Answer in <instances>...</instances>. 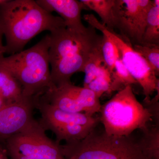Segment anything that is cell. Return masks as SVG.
I'll list each match as a JSON object with an SVG mask.
<instances>
[{"label": "cell", "mask_w": 159, "mask_h": 159, "mask_svg": "<svg viewBox=\"0 0 159 159\" xmlns=\"http://www.w3.org/2000/svg\"><path fill=\"white\" fill-rule=\"evenodd\" d=\"M3 35L2 33L0 31V59L4 57V54L6 53V48L2 43Z\"/></svg>", "instance_id": "cell-24"}, {"label": "cell", "mask_w": 159, "mask_h": 159, "mask_svg": "<svg viewBox=\"0 0 159 159\" xmlns=\"http://www.w3.org/2000/svg\"><path fill=\"white\" fill-rule=\"evenodd\" d=\"M10 159H30L24 157L18 156H13L9 157Z\"/></svg>", "instance_id": "cell-26"}, {"label": "cell", "mask_w": 159, "mask_h": 159, "mask_svg": "<svg viewBox=\"0 0 159 159\" xmlns=\"http://www.w3.org/2000/svg\"><path fill=\"white\" fill-rule=\"evenodd\" d=\"M134 50L147 61L156 74L159 75V45H133Z\"/></svg>", "instance_id": "cell-19"}, {"label": "cell", "mask_w": 159, "mask_h": 159, "mask_svg": "<svg viewBox=\"0 0 159 159\" xmlns=\"http://www.w3.org/2000/svg\"><path fill=\"white\" fill-rule=\"evenodd\" d=\"M50 42L48 34L30 48L0 59V66L10 72L21 86L24 97L38 96L54 86L50 69Z\"/></svg>", "instance_id": "cell-3"}, {"label": "cell", "mask_w": 159, "mask_h": 159, "mask_svg": "<svg viewBox=\"0 0 159 159\" xmlns=\"http://www.w3.org/2000/svg\"><path fill=\"white\" fill-rule=\"evenodd\" d=\"M143 136L138 142L143 153L148 159H159V125L147 127Z\"/></svg>", "instance_id": "cell-15"}, {"label": "cell", "mask_w": 159, "mask_h": 159, "mask_svg": "<svg viewBox=\"0 0 159 159\" xmlns=\"http://www.w3.org/2000/svg\"><path fill=\"white\" fill-rule=\"evenodd\" d=\"M79 33L64 27L50 32L49 59L51 81L55 86L71 82L76 73L83 72L91 57L102 47V35L89 25Z\"/></svg>", "instance_id": "cell-1"}, {"label": "cell", "mask_w": 159, "mask_h": 159, "mask_svg": "<svg viewBox=\"0 0 159 159\" xmlns=\"http://www.w3.org/2000/svg\"><path fill=\"white\" fill-rule=\"evenodd\" d=\"M153 0H115L114 29L132 44H142L148 11Z\"/></svg>", "instance_id": "cell-10"}, {"label": "cell", "mask_w": 159, "mask_h": 159, "mask_svg": "<svg viewBox=\"0 0 159 159\" xmlns=\"http://www.w3.org/2000/svg\"><path fill=\"white\" fill-rule=\"evenodd\" d=\"M35 109L39 111V121L43 128L52 131L56 136L55 142L60 144L80 141L87 136L100 122L99 117L84 113L65 111L34 97Z\"/></svg>", "instance_id": "cell-6"}, {"label": "cell", "mask_w": 159, "mask_h": 159, "mask_svg": "<svg viewBox=\"0 0 159 159\" xmlns=\"http://www.w3.org/2000/svg\"><path fill=\"white\" fill-rule=\"evenodd\" d=\"M7 1L8 0H0V5L6 3V2H7Z\"/></svg>", "instance_id": "cell-27"}, {"label": "cell", "mask_w": 159, "mask_h": 159, "mask_svg": "<svg viewBox=\"0 0 159 159\" xmlns=\"http://www.w3.org/2000/svg\"><path fill=\"white\" fill-rule=\"evenodd\" d=\"M60 147L65 159H148L130 136H113L95 129L84 139Z\"/></svg>", "instance_id": "cell-5"}, {"label": "cell", "mask_w": 159, "mask_h": 159, "mask_svg": "<svg viewBox=\"0 0 159 159\" xmlns=\"http://www.w3.org/2000/svg\"><path fill=\"white\" fill-rule=\"evenodd\" d=\"M0 97L7 103L17 101L23 97L19 82L10 72L1 66Z\"/></svg>", "instance_id": "cell-13"}, {"label": "cell", "mask_w": 159, "mask_h": 159, "mask_svg": "<svg viewBox=\"0 0 159 159\" xmlns=\"http://www.w3.org/2000/svg\"><path fill=\"white\" fill-rule=\"evenodd\" d=\"M0 159H10L5 145L0 143Z\"/></svg>", "instance_id": "cell-23"}, {"label": "cell", "mask_w": 159, "mask_h": 159, "mask_svg": "<svg viewBox=\"0 0 159 159\" xmlns=\"http://www.w3.org/2000/svg\"><path fill=\"white\" fill-rule=\"evenodd\" d=\"M101 51L105 65L112 74L116 61L120 58V54L112 40L105 34H102Z\"/></svg>", "instance_id": "cell-20"}, {"label": "cell", "mask_w": 159, "mask_h": 159, "mask_svg": "<svg viewBox=\"0 0 159 159\" xmlns=\"http://www.w3.org/2000/svg\"><path fill=\"white\" fill-rule=\"evenodd\" d=\"M64 27L66 26L61 17L46 11L34 0H8L0 5V31L6 37L7 54L22 51L43 31L51 32Z\"/></svg>", "instance_id": "cell-2"}, {"label": "cell", "mask_w": 159, "mask_h": 159, "mask_svg": "<svg viewBox=\"0 0 159 159\" xmlns=\"http://www.w3.org/2000/svg\"><path fill=\"white\" fill-rule=\"evenodd\" d=\"M157 95L152 99L147 102L143 101L142 105L147 109L152 114V119L155 122V125H159V90L157 91Z\"/></svg>", "instance_id": "cell-22"}, {"label": "cell", "mask_w": 159, "mask_h": 159, "mask_svg": "<svg viewBox=\"0 0 159 159\" xmlns=\"http://www.w3.org/2000/svg\"><path fill=\"white\" fill-rule=\"evenodd\" d=\"M136 80L123 64L121 57L117 60L111 74V82L108 94L119 92L128 86L136 84Z\"/></svg>", "instance_id": "cell-17"}, {"label": "cell", "mask_w": 159, "mask_h": 159, "mask_svg": "<svg viewBox=\"0 0 159 159\" xmlns=\"http://www.w3.org/2000/svg\"><path fill=\"white\" fill-rule=\"evenodd\" d=\"M35 97L65 111L84 113L90 116L99 112L101 106L99 98L94 92L71 82L54 86Z\"/></svg>", "instance_id": "cell-9"}, {"label": "cell", "mask_w": 159, "mask_h": 159, "mask_svg": "<svg viewBox=\"0 0 159 159\" xmlns=\"http://www.w3.org/2000/svg\"><path fill=\"white\" fill-rule=\"evenodd\" d=\"M36 2L50 13L57 12L63 20L67 28L81 33H85L88 27L81 21V11L87 9L80 1L77 0H37Z\"/></svg>", "instance_id": "cell-12"}, {"label": "cell", "mask_w": 159, "mask_h": 159, "mask_svg": "<svg viewBox=\"0 0 159 159\" xmlns=\"http://www.w3.org/2000/svg\"><path fill=\"white\" fill-rule=\"evenodd\" d=\"M111 82V74L105 64L102 66L96 78L86 88L94 92L99 99L104 93H108Z\"/></svg>", "instance_id": "cell-18"}, {"label": "cell", "mask_w": 159, "mask_h": 159, "mask_svg": "<svg viewBox=\"0 0 159 159\" xmlns=\"http://www.w3.org/2000/svg\"><path fill=\"white\" fill-rule=\"evenodd\" d=\"M84 19L89 25L99 30L112 40L119 51L123 64L140 84L145 96V102L150 100L155 92L159 90V80L148 62L134 50L130 42L114 30H110L93 14H85Z\"/></svg>", "instance_id": "cell-7"}, {"label": "cell", "mask_w": 159, "mask_h": 159, "mask_svg": "<svg viewBox=\"0 0 159 159\" xmlns=\"http://www.w3.org/2000/svg\"><path fill=\"white\" fill-rule=\"evenodd\" d=\"M61 144L47 136L46 131L35 119L5 143L9 157L30 159H65Z\"/></svg>", "instance_id": "cell-8"}, {"label": "cell", "mask_w": 159, "mask_h": 159, "mask_svg": "<svg viewBox=\"0 0 159 159\" xmlns=\"http://www.w3.org/2000/svg\"><path fill=\"white\" fill-rule=\"evenodd\" d=\"M142 45H159V0H153L148 11Z\"/></svg>", "instance_id": "cell-14"}, {"label": "cell", "mask_w": 159, "mask_h": 159, "mask_svg": "<svg viewBox=\"0 0 159 159\" xmlns=\"http://www.w3.org/2000/svg\"><path fill=\"white\" fill-rule=\"evenodd\" d=\"M7 102H6L1 97H0V110L6 104H7Z\"/></svg>", "instance_id": "cell-25"}, {"label": "cell", "mask_w": 159, "mask_h": 159, "mask_svg": "<svg viewBox=\"0 0 159 159\" xmlns=\"http://www.w3.org/2000/svg\"><path fill=\"white\" fill-rule=\"evenodd\" d=\"M105 64L101 49L92 55L84 67L83 70V73L85 74L84 87H86L96 78L101 68Z\"/></svg>", "instance_id": "cell-21"}, {"label": "cell", "mask_w": 159, "mask_h": 159, "mask_svg": "<svg viewBox=\"0 0 159 159\" xmlns=\"http://www.w3.org/2000/svg\"><path fill=\"white\" fill-rule=\"evenodd\" d=\"M34 97L23 96L17 101L7 103L0 110V143L19 132L34 119Z\"/></svg>", "instance_id": "cell-11"}, {"label": "cell", "mask_w": 159, "mask_h": 159, "mask_svg": "<svg viewBox=\"0 0 159 159\" xmlns=\"http://www.w3.org/2000/svg\"><path fill=\"white\" fill-rule=\"evenodd\" d=\"M87 9L96 12L107 29L114 30L113 8L115 0H81Z\"/></svg>", "instance_id": "cell-16"}, {"label": "cell", "mask_w": 159, "mask_h": 159, "mask_svg": "<svg viewBox=\"0 0 159 159\" xmlns=\"http://www.w3.org/2000/svg\"><path fill=\"white\" fill-rule=\"evenodd\" d=\"M99 112L104 131L115 137L130 136L137 129L144 130L152 120L149 111L137 99L131 86L117 92L101 105Z\"/></svg>", "instance_id": "cell-4"}]
</instances>
